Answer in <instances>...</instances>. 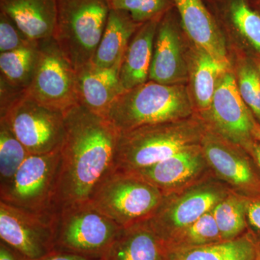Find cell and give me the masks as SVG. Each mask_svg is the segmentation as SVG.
Segmentation results:
<instances>
[{"instance_id":"6da1fadb","label":"cell","mask_w":260,"mask_h":260,"mask_svg":"<svg viewBox=\"0 0 260 260\" xmlns=\"http://www.w3.org/2000/svg\"><path fill=\"white\" fill-rule=\"evenodd\" d=\"M64 114L55 212L67 205L90 202L102 183L116 172L121 134L105 116L80 104Z\"/></svg>"},{"instance_id":"7a4b0ae2","label":"cell","mask_w":260,"mask_h":260,"mask_svg":"<svg viewBox=\"0 0 260 260\" xmlns=\"http://www.w3.org/2000/svg\"><path fill=\"white\" fill-rule=\"evenodd\" d=\"M208 126L194 114L180 120L159 123L121 133L116 152V171L133 172L201 145Z\"/></svg>"},{"instance_id":"3957f363","label":"cell","mask_w":260,"mask_h":260,"mask_svg":"<svg viewBox=\"0 0 260 260\" xmlns=\"http://www.w3.org/2000/svg\"><path fill=\"white\" fill-rule=\"evenodd\" d=\"M194 114L186 85H165L148 80L116 97L103 116L121 133Z\"/></svg>"},{"instance_id":"277c9868","label":"cell","mask_w":260,"mask_h":260,"mask_svg":"<svg viewBox=\"0 0 260 260\" xmlns=\"http://www.w3.org/2000/svg\"><path fill=\"white\" fill-rule=\"evenodd\" d=\"M110 10L109 0H56L53 38L76 71L93 60Z\"/></svg>"},{"instance_id":"5b68a950","label":"cell","mask_w":260,"mask_h":260,"mask_svg":"<svg viewBox=\"0 0 260 260\" xmlns=\"http://www.w3.org/2000/svg\"><path fill=\"white\" fill-rule=\"evenodd\" d=\"M165 197L160 189L139 176L116 171L99 186L90 202L124 229L151 218Z\"/></svg>"},{"instance_id":"8992f818","label":"cell","mask_w":260,"mask_h":260,"mask_svg":"<svg viewBox=\"0 0 260 260\" xmlns=\"http://www.w3.org/2000/svg\"><path fill=\"white\" fill-rule=\"evenodd\" d=\"M54 225L55 250L102 259L123 229L90 202L61 207Z\"/></svg>"},{"instance_id":"52a82bcc","label":"cell","mask_w":260,"mask_h":260,"mask_svg":"<svg viewBox=\"0 0 260 260\" xmlns=\"http://www.w3.org/2000/svg\"><path fill=\"white\" fill-rule=\"evenodd\" d=\"M60 166V150L29 155L10 185L0 191V201L31 213H55Z\"/></svg>"},{"instance_id":"ba28073f","label":"cell","mask_w":260,"mask_h":260,"mask_svg":"<svg viewBox=\"0 0 260 260\" xmlns=\"http://www.w3.org/2000/svg\"><path fill=\"white\" fill-rule=\"evenodd\" d=\"M4 119L30 155L60 150L65 135L64 114L43 105L24 92L13 103Z\"/></svg>"},{"instance_id":"9c48e42d","label":"cell","mask_w":260,"mask_h":260,"mask_svg":"<svg viewBox=\"0 0 260 260\" xmlns=\"http://www.w3.org/2000/svg\"><path fill=\"white\" fill-rule=\"evenodd\" d=\"M39 61L27 93L46 107L66 112L78 104L76 70L54 38L39 41Z\"/></svg>"},{"instance_id":"30bf717a","label":"cell","mask_w":260,"mask_h":260,"mask_svg":"<svg viewBox=\"0 0 260 260\" xmlns=\"http://www.w3.org/2000/svg\"><path fill=\"white\" fill-rule=\"evenodd\" d=\"M193 42L183 28L176 7L162 15L154 39L149 80L165 85H187Z\"/></svg>"},{"instance_id":"8fae6325","label":"cell","mask_w":260,"mask_h":260,"mask_svg":"<svg viewBox=\"0 0 260 260\" xmlns=\"http://www.w3.org/2000/svg\"><path fill=\"white\" fill-rule=\"evenodd\" d=\"M55 213L38 214L0 201L1 241L27 260H40L55 251Z\"/></svg>"},{"instance_id":"7c38bea8","label":"cell","mask_w":260,"mask_h":260,"mask_svg":"<svg viewBox=\"0 0 260 260\" xmlns=\"http://www.w3.org/2000/svg\"><path fill=\"white\" fill-rule=\"evenodd\" d=\"M200 117L209 129L249 151L256 119L239 94L232 68L219 80L209 109Z\"/></svg>"},{"instance_id":"4fadbf2b","label":"cell","mask_w":260,"mask_h":260,"mask_svg":"<svg viewBox=\"0 0 260 260\" xmlns=\"http://www.w3.org/2000/svg\"><path fill=\"white\" fill-rule=\"evenodd\" d=\"M230 191L216 182H200L167 195L156 213L148 220L159 237L175 234L211 211Z\"/></svg>"},{"instance_id":"5bb4252c","label":"cell","mask_w":260,"mask_h":260,"mask_svg":"<svg viewBox=\"0 0 260 260\" xmlns=\"http://www.w3.org/2000/svg\"><path fill=\"white\" fill-rule=\"evenodd\" d=\"M201 146L212 171L234 191L244 196H260V169L247 150L208 126Z\"/></svg>"},{"instance_id":"9a60e30c","label":"cell","mask_w":260,"mask_h":260,"mask_svg":"<svg viewBox=\"0 0 260 260\" xmlns=\"http://www.w3.org/2000/svg\"><path fill=\"white\" fill-rule=\"evenodd\" d=\"M223 37L229 55L260 59V10L252 0H203Z\"/></svg>"},{"instance_id":"2e32d148","label":"cell","mask_w":260,"mask_h":260,"mask_svg":"<svg viewBox=\"0 0 260 260\" xmlns=\"http://www.w3.org/2000/svg\"><path fill=\"white\" fill-rule=\"evenodd\" d=\"M208 168L210 167L204 152L201 145H198L181 150L158 164L130 173L156 186L167 196L200 182Z\"/></svg>"},{"instance_id":"e0dca14e","label":"cell","mask_w":260,"mask_h":260,"mask_svg":"<svg viewBox=\"0 0 260 260\" xmlns=\"http://www.w3.org/2000/svg\"><path fill=\"white\" fill-rule=\"evenodd\" d=\"M121 64L101 69L91 62L76 71L77 99L80 105L104 115L109 106L124 91L119 80Z\"/></svg>"},{"instance_id":"ac0fdd59","label":"cell","mask_w":260,"mask_h":260,"mask_svg":"<svg viewBox=\"0 0 260 260\" xmlns=\"http://www.w3.org/2000/svg\"><path fill=\"white\" fill-rule=\"evenodd\" d=\"M231 68L230 61L213 57L193 42L186 87L197 115L201 116L208 110L219 80Z\"/></svg>"},{"instance_id":"d6986e66","label":"cell","mask_w":260,"mask_h":260,"mask_svg":"<svg viewBox=\"0 0 260 260\" xmlns=\"http://www.w3.org/2000/svg\"><path fill=\"white\" fill-rule=\"evenodd\" d=\"M183 28L213 57L230 61L226 44L203 0H174Z\"/></svg>"},{"instance_id":"ffe728a7","label":"cell","mask_w":260,"mask_h":260,"mask_svg":"<svg viewBox=\"0 0 260 260\" xmlns=\"http://www.w3.org/2000/svg\"><path fill=\"white\" fill-rule=\"evenodd\" d=\"M0 12L10 17L31 40L53 37L56 0H0Z\"/></svg>"},{"instance_id":"44dd1931","label":"cell","mask_w":260,"mask_h":260,"mask_svg":"<svg viewBox=\"0 0 260 260\" xmlns=\"http://www.w3.org/2000/svg\"><path fill=\"white\" fill-rule=\"evenodd\" d=\"M162 17L143 24L129 41L119 71V80L124 91L149 80L154 39Z\"/></svg>"},{"instance_id":"7402d4cb","label":"cell","mask_w":260,"mask_h":260,"mask_svg":"<svg viewBox=\"0 0 260 260\" xmlns=\"http://www.w3.org/2000/svg\"><path fill=\"white\" fill-rule=\"evenodd\" d=\"M142 25L135 23L127 12L111 10L92 64L101 69H109L121 64L129 41Z\"/></svg>"},{"instance_id":"603a6c76","label":"cell","mask_w":260,"mask_h":260,"mask_svg":"<svg viewBox=\"0 0 260 260\" xmlns=\"http://www.w3.org/2000/svg\"><path fill=\"white\" fill-rule=\"evenodd\" d=\"M160 238L147 220L121 229L104 260H160Z\"/></svg>"},{"instance_id":"cb8c5ba5","label":"cell","mask_w":260,"mask_h":260,"mask_svg":"<svg viewBox=\"0 0 260 260\" xmlns=\"http://www.w3.org/2000/svg\"><path fill=\"white\" fill-rule=\"evenodd\" d=\"M39 58V41L15 50L0 53V80L17 90L26 91L35 74Z\"/></svg>"},{"instance_id":"d4e9b609","label":"cell","mask_w":260,"mask_h":260,"mask_svg":"<svg viewBox=\"0 0 260 260\" xmlns=\"http://www.w3.org/2000/svg\"><path fill=\"white\" fill-rule=\"evenodd\" d=\"M257 251L254 239L246 236L186 249L177 260H255Z\"/></svg>"},{"instance_id":"484cf974","label":"cell","mask_w":260,"mask_h":260,"mask_svg":"<svg viewBox=\"0 0 260 260\" xmlns=\"http://www.w3.org/2000/svg\"><path fill=\"white\" fill-rule=\"evenodd\" d=\"M241 97L260 124V78L254 60L239 54L229 55Z\"/></svg>"},{"instance_id":"4316f807","label":"cell","mask_w":260,"mask_h":260,"mask_svg":"<svg viewBox=\"0 0 260 260\" xmlns=\"http://www.w3.org/2000/svg\"><path fill=\"white\" fill-rule=\"evenodd\" d=\"M246 196L230 191L214 207L212 213L222 239L237 237L247 226L246 213Z\"/></svg>"},{"instance_id":"83f0119b","label":"cell","mask_w":260,"mask_h":260,"mask_svg":"<svg viewBox=\"0 0 260 260\" xmlns=\"http://www.w3.org/2000/svg\"><path fill=\"white\" fill-rule=\"evenodd\" d=\"M30 155L8 123L0 119V191L10 185L18 169Z\"/></svg>"},{"instance_id":"f1b7e54d","label":"cell","mask_w":260,"mask_h":260,"mask_svg":"<svg viewBox=\"0 0 260 260\" xmlns=\"http://www.w3.org/2000/svg\"><path fill=\"white\" fill-rule=\"evenodd\" d=\"M111 10L127 12L135 23L144 24L175 8L174 0H109Z\"/></svg>"},{"instance_id":"f546056e","label":"cell","mask_w":260,"mask_h":260,"mask_svg":"<svg viewBox=\"0 0 260 260\" xmlns=\"http://www.w3.org/2000/svg\"><path fill=\"white\" fill-rule=\"evenodd\" d=\"M212 210L200 217L194 223L177 233H179L186 242L193 244L206 245L218 242L222 239L221 234Z\"/></svg>"},{"instance_id":"4dcf8cb0","label":"cell","mask_w":260,"mask_h":260,"mask_svg":"<svg viewBox=\"0 0 260 260\" xmlns=\"http://www.w3.org/2000/svg\"><path fill=\"white\" fill-rule=\"evenodd\" d=\"M35 42L25 35L10 17L0 12V53L26 47Z\"/></svg>"},{"instance_id":"1f68e13d","label":"cell","mask_w":260,"mask_h":260,"mask_svg":"<svg viewBox=\"0 0 260 260\" xmlns=\"http://www.w3.org/2000/svg\"><path fill=\"white\" fill-rule=\"evenodd\" d=\"M246 213L247 223L260 235V196H246Z\"/></svg>"},{"instance_id":"d6a6232c","label":"cell","mask_w":260,"mask_h":260,"mask_svg":"<svg viewBox=\"0 0 260 260\" xmlns=\"http://www.w3.org/2000/svg\"><path fill=\"white\" fill-rule=\"evenodd\" d=\"M40 260H104L102 258L91 257L75 253L55 250L46 257Z\"/></svg>"},{"instance_id":"836d02e7","label":"cell","mask_w":260,"mask_h":260,"mask_svg":"<svg viewBox=\"0 0 260 260\" xmlns=\"http://www.w3.org/2000/svg\"><path fill=\"white\" fill-rule=\"evenodd\" d=\"M0 260H27L18 251L1 241Z\"/></svg>"},{"instance_id":"e575fe53","label":"cell","mask_w":260,"mask_h":260,"mask_svg":"<svg viewBox=\"0 0 260 260\" xmlns=\"http://www.w3.org/2000/svg\"><path fill=\"white\" fill-rule=\"evenodd\" d=\"M249 153L251 154V156L254 158L256 164H257L258 167L260 169V144L254 140L252 145H251L250 150H249Z\"/></svg>"},{"instance_id":"d590c367","label":"cell","mask_w":260,"mask_h":260,"mask_svg":"<svg viewBox=\"0 0 260 260\" xmlns=\"http://www.w3.org/2000/svg\"><path fill=\"white\" fill-rule=\"evenodd\" d=\"M252 136L254 140L260 144V124L256 121L253 126Z\"/></svg>"},{"instance_id":"8d00e7d4","label":"cell","mask_w":260,"mask_h":260,"mask_svg":"<svg viewBox=\"0 0 260 260\" xmlns=\"http://www.w3.org/2000/svg\"><path fill=\"white\" fill-rule=\"evenodd\" d=\"M252 59V58H251ZM254 60V63H255L256 68H257L258 73H259V78H260V59L259 58H254L252 59Z\"/></svg>"},{"instance_id":"74e56055","label":"cell","mask_w":260,"mask_h":260,"mask_svg":"<svg viewBox=\"0 0 260 260\" xmlns=\"http://www.w3.org/2000/svg\"><path fill=\"white\" fill-rule=\"evenodd\" d=\"M256 8L260 10V0H252Z\"/></svg>"},{"instance_id":"f35d334b","label":"cell","mask_w":260,"mask_h":260,"mask_svg":"<svg viewBox=\"0 0 260 260\" xmlns=\"http://www.w3.org/2000/svg\"><path fill=\"white\" fill-rule=\"evenodd\" d=\"M255 260H260V257L258 258V259H256Z\"/></svg>"}]
</instances>
